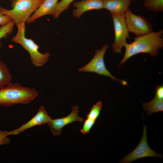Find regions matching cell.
Returning <instances> with one entry per match:
<instances>
[{
  "mask_svg": "<svg viewBox=\"0 0 163 163\" xmlns=\"http://www.w3.org/2000/svg\"><path fill=\"white\" fill-rule=\"evenodd\" d=\"M114 25L115 40L112 44L113 52L121 53L122 48L129 38V32L126 23L124 14L111 13Z\"/></svg>",
  "mask_w": 163,
  "mask_h": 163,
  "instance_id": "8992f818",
  "label": "cell"
},
{
  "mask_svg": "<svg viewBox=\"0 0 163 163\" xmlns=\"http://www.w3.org/2000/svg\"><path fill=\"white\" fill-rule=\"evenodd\" d=\"M143 110L147 112V115L163 111V100L160 99L156 97L148 102L143 103Z\"/></svg>",
  "mask_w": 163,
  "mask_h": 163,
  "instance_id": "5bb4252c",
  "label": "cell"
},
{
  "mask_svg": "<svg viewBox=\"0 0 163 163\" xmlns=\"http://www.w3.org/2000/svg\"><path fill=\"white\" fill-rule=\"evenodd\" d=\"M79 111L78 106H73L71 112L68 115L62 118L52 119L47 124L53 135L54 136L60 135L63 127L72 122H82L84 119L79 116Z\"/></svg>",
  "mask_w": 163,
  "mask_h": 163,
  "instance_id": "9c48e42d",
  "label": "cell"
},
{
  "mask_svg": "<svg viewBox=\"0 0 163 163\" xmlns=\"http://www.w3.org/2000/svg\"><path fill=\"white\" fill-rule=\"evenodd\" d=\"M57 0V1H58V0Z\"/></svg>",
  "mask_w": 163,
  "mask_h": 163,
  "instance_id": "d4e9b609",
  "label": "cell"
},
{
  "mask_svg": "<svg viewBox=\"0 0 163 163\" xmlns=\"http://www.w3.org/2000/svg\"><path fill=\"white\" fill-rule=\"evenodd\" d=\"M12 79L11 74L7 66L0 59V88L11 82Z\"/></svg>",
  "mask_w": 163,
  "mask_h": 163,
  "instance_id": "9a60e30c",
  "label": "cell"
},
{
  "mask_svg": "<svg viewBox=\"0 0 163 163\" xmlns=\"http://www.w3.org/2000/svg\"><path fill=\"white\" fill-rule=\"evenodd\" d=\"M163 30L152 32L145 35L134 37V40L130 43L124 45L125 53L119 66L133 56L141 53H148L156 56L159 50L163 47Z\"/></svg>",
  "mask_w": 163,
  "mask_h": 163,
  "instance_id": "6da1fadb",
  "label": "cell"
},
{
  "mask_svg": "<svg viewBox=\"0 0 163 163\" xmlns=\"http://www.w3.org/2000/svg\"><path fill=\"white\" fill-rule=\"evenodd\" d=\"M126 26L129 32L136 36H142L152 32V27L143 16L135 14L128 9L124 14Z\"/></svg>",
  "mask_w": 163,
  "mask_h": 163,
  "instance_id": "ba28073f",
  "label": "cell"
},
{
  "mask_svg": "<svg viewBox=\"0 0 163 163\" xmlns=\"http://www.w3.org/2000/svg\"><path fill=\"white\" fill-rule=\"evenodd\" d=\"M36 90L11 82L0 88V105L9 107L17 104H27L38 96Z\"/></svg>",
  "mask_w": 163,
  "mask_h": 163,
  "instance_id": "7a4b0ae2",
  "label": "cell"
},
{
  "mask_svg": "<svg viewBox=\"0 0 163 163\" xmlns=\"http://www.w3.org/2000/svg\"><path fill=\"white\" fill-rule=\"evenodd\" d=\"M73 6L76 9L73 10V16L79 18L85 12L92 10H99L104 8L103 1L100 0H82L75 2Z\"/></svg>",
  "mask_w": 163,
  "mask_h": 163,
  "instance_id": "8fae6325",
  "label": "cell"
},
{
  "mask_svg": "<svg viewBox=\"0 0 163 163\" xmlns=\"http://www.w3.org/2000/svg\"><path fill=\"white\" fill-rule=\"evenodd\" d=\"M8 131L0 130V145L10 144L11 140L8 137Z\"/></svg>",
  "mask_w": 163,
  "mask_h": 163,
  "instance_id": "44dd1931",
  "label": "cell"
},
{
  "mask_svg": "<svg viewBox=\"0 0 163 163\" xmlns=\"http://www.w3.org/2000/svg\"><path fill=\"white\" fill-rule=\"evenodd\" d=\"M95 122L96 121L86 118L84 121L82 128L80 130L81 132L83 134L89 133Z\"/></svg>",
  "mask_w": 163,
  "mask_h": 163,
  "instance_id": "ffe728a7",
  "label": "cell"
},
{
  "mask_svg": "<svg viewBox=\"0 0 163 163\" xmlns=\"http://www.w3.org/2000/svg\"><path fill=\"white\" fill-rule=\"evenodd\" d=\"M147 127H143V132L140 141L136 148L131 153L123 157L121 163H129L142 158L155 157L161 158L162 155L156 153L149 146L147 141Z\"/></svg>",
  "mask_w": 163,
  "mask_h": 163,
  "instance_id": "52a82bcc",
  "label": "cell"
},
{
  "mask_svg": "<svg viewBox=\"0 0 163 163\" xmlns=\"http://www.w3.org/2000/svg\"><path fill=\"white\" fill-rule=\"evenodd\" d=\"M18 30L16 34L12 37L11 41L20 45L29 53L32 64L36 67L43 66L47 63L50 56L49 52L42 53L39 51L40 46L31 39L25 36V22L16 25Z\"/></svg>",
  "mask_w": 163,
  "mask_h": 163,
  "instance_id": "3957f363",
  "label": "cell"
},
{
  "mask_svg": "<svg viewBox=\"0 0 163 163\" xmlns=\"http://www.w3.org/2000/svg\"><path fill=\"white\" fill-rule=\"evenodd\" d=\"M155 97L160 99L163 100V85H158L157 86L156 88Z\"/></svg>",
  "mask_w": 163,
  "mask_h": 163,
  "instance_id": "603a6c76",
  "label": "cell"
},
{
  "mask_svg": "<svg viewBox=\"0 0 163 163\" xmlns=\"http://www.w3.org/2000/svg\"><path fill=\"white\" fill-rule=\"evenodd\" d=\"M75 0H62L56 4L54 9L55 18H57L64 11L68 8L71 3Z\"/></svg>",
  "mask_w": 163,
  "mask_h": 163,
  "instance_id": "e0dca14e",
  "label": "cell"
},
{
  "mask_svg": "<svg viewBox=\"0 0 163 163\" xmlns=\"http://www.w3.org/2000/svg\"><path fill=\"white\" fill-rule=\"evenodd\" d=\"M12 21L10 18L0 12V26L5 25Z\"/></svg>",
  "mask_w": 163,
  "mask_h": 163,
  "instance_id": "7402d4cb",
  "label": "cell"
},
{
  "mask_svg": "<svg viewBox=\"0 0 163 163\" xmlns=\"http://www.w3.org/2000/svg\"><path fill=\"white\" fill-rule=\"evenodd\" d=\"M109 46L107 44L104 45L101 50L97 49L95 54L92 59L84 66L79 69V72H93L100 75L108 76L112 80L120 82L124 85H127V82L119 79L112 75L107 69L105 65L104 56Z\"/></svg>",
  "mask_w": 163,
  "mask_h": 163,
  "instance_id": "5b68a950",
  "label": "cell"
},
{
  "mask_svg": "<svg viewBox=\"0 0 163 163\" xmlns=\"http://www.w3.org/2000/svg\"><path fill=\"white\" fill-rule=\"evenodd\" d=\"M57 2L56 0H44L33 14L27 21V23L33 22L37 19L47 15L53 17L55 7Z\"/></svg>",
  "mask_w": 163,
  "mask_h": 163,
  "instance_id": "7c38bea8",
  "label": "cell"
},
{
  "mask_svg": "<svg viewBox=\"0 0 163 163\" xmlns=\"http://www.w3.org/2000/svg\"><path fill=\"white\" fill-rule=\"evenodd\" d=\"M132 0H107L103 2L104 8L111 13L125 14Z\"/></svg>",
  "mask_w": 163,
  "mask_h": 163,
  "instance_id": "4fadbf2b",
  "label": "cell"
},
{
  "mask_svg": "<svg viewBox=\"0 0 163 163\" xmlns=\"http://www.w3.org/2000/svg\"><path fill=\"white\" fill-rule=\"evenodd\" d=\"M100 0L104 2V1H106V0Z\"/></svg>",
  "mask_w": 163,
  "mask_h": 163,
  "instance_id": "cb8c5ba5",
  "label": "cell"
},
{
  "mask_svg": "<svg viewBox=\"0 0 163 163\" xmlns=\"http://www.w3.org/2000/svg\"><path fill=\"white\" fill-rule=\"evenodd\" d=\"M11 10L0 6V12L8 16L16 25L26 22L44 0H9Z\"/></svg>",
  "mask_w": 163,
  "mask_h": 163,
  "instance_id": "277c9868",
  "label": "cell"
},
{
  "mask_svg": "<svg viewBox=\"0 0 163 163\" xmlns=\"http://www.w3.org/2000/svg\"><path fill=\"white\" fill-rule=\"evenodd\" d=\"M15 24L14 22L12 21L5 25L0 26V40L2 38L6 39L12 33ZM1 47L2 44L0 41V49Z\"/></svg>",
  "mask_w": 163,
  "mask_h": 163,
  "instance_id": "d6986e66",
  "label": "cell"
},
{
  "mask_svg": "<svg viewBox=\"0 0 163 163\" xmlns=\"http://www.w3.org/2000/svg\"><path fill=\"white\" fill-rule=\"evenodd\" d=\"M102 107V101H100L91 107L86 118L96 121L100 115Z\"/></svg>",
  "mask_w": 163,
  "mask_h": 163,
  "instance_id": "ac0fdd59",
  "label": "cell"
},
{
  "mask_svg": "<svg viewBox=\"0 0 163 163\" xmlns=\"http://www.w3.org/2000/svg\"><path fill=\"white\" fill-rule=\"evenodd\" d=\"M143 4L145 8L152 11H163V0H145Z\"/></svg>",
  "mask_w": 163,
  "mask_h": 163,
  "instance_id": "2e32d148",
  "label": "cell"
},
{
  "mask_svg": "<svg viewBox=\"0 0 163 163\" xmlns=\"http://www.w3.org/2000/svg\"><path fill=\"white\" fill-rule=\"evenodd\" d=\"M51 119L45 107L43 106H41L36 114L30 120L18 128L8 131V136L16 135L35 126L48 123Z\"/></svg>",
  "mask_w": 163,
  "mask_h": 163,
  "instance_id": "30bf717a",
  "label": "cell"
}]
</instances>
